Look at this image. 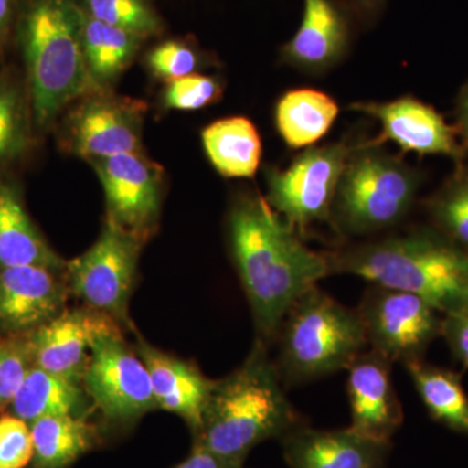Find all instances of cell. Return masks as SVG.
<instances>
[{
    "label": "cell",
    "mask_w": 468,
    "mask_h": 468,
    "mask_svg": "<svg viewBox=\"0 0 468 468\" xmlns=\"http://www.w3.org/2000/svg\"><path fill=\"white\" fill-rule=\"evenodd\" d=\"M230 250L255 326L264 343L276 340L294 301L332 275L329 255L311 250L267 199H237L228 218Z\"/></svg>",
    "instance_id": "cell-1"
},
{
    "label": "cell",
    "mask_w": 468,
    "mask_h": 468,
    "mask_svg": "<svg viewBox=\"0 0 468 468\" xmlns=\"http://www.w3.org/2000/svg\"><path fill=\"white\" fill-rule=\"evenodd\" d=\"M332 273L411 292L440 314L468 307V249L445 234L415 230L329 255Z\"/></svg>",
    "instance_id": "cell-2"
},
{
    "label": "cell",
    "mask_w": 468,
    "mask_h": 468,
    "mask_svg": "<svg viewBox=\"0 0 468 468\" xmlns=\"http://www.w3.org/2000/svg\"><path fill=\"white\" fill-rule=\"evenodd\" d=\"M298 424L300 415L260 338L236 371L215 381L196 443L223 460L243 463L258 443L282 437Z\"/></svg>",
    "instance_id": "cell-3"
},
{
    "label": "cell",
    "mask_w": 468,
    "mask_h": 468,
    "mask_svg": "<svg viewBox=\"0 0 468 468\" xmlns=\"http://www.w3.org/2000/svg\"><path fill=\"white\" fill-rule=\"evenodd\" d=\"M20 43L37 128L51 125L70 101L101 91L89 73L73 0H32L21 17Z\"/></svg>",
    "instance_id": "cell-4"
},
{
    "label": "cell",
    "mask_w": 468,
    "mask_h": 468,
    "mask_svg": "<svg viewBox=\"0 0 468 468\" xmlns=\"http://www.w3.org/2000/svg\"><path fill=\"white\" fill-rule=\"evenodd\" d=\"M277 338L276 367L288 384L316 380L349 368L367 337L356 310L313 286L286 313Z\"/></svg>",
    "instance_id": "cell-5"
},
{
    "label": "cell",
    "mask_w": 468,
    "mask_h": 468,
    "mask_svg": "<svg viewBox=\"0 0 468 468\" xmlns=\"http://www.w3.org/2000/svg\"><path fill=\"white\" fill-rule=\"evenodd\" d=\"M419 187V175L401 159L358 144L345 167L331 218L349 234L380 232L408 215Z\"/></svg>",
    "instance_id": "cell-6"
},
{
    "label": "cell",
    "mask_w": 468,
    "mask_h": 468,
    "mask_svg": "<svg viewBox=\"0 0 468 468\" xmlns=\"http://www.w3.org/2000/svg\"><path fill=\"white\" fill-rule=\"evenodd\" d=\"M356 146L310 147L286 169H268L267 202L298 233L331 218L338 183Z\"/></svg>",
    "instance_id": "cell-7"
},
{
    "label": "cell",
    "mask_w": 468,
    "mask_h": 468,
    "mask_svg": "<svg viewBox=\"0 0 468 468\" xmlns=\"http://www.w3.org/2000/svg\"><path fill=\"white\" fill-rule=\"evenodd\" d=\"M144 242L112 221H104L97 242L68 261L69 291L90 309L129 324L128 304L133 289L138 255Z\"/></svg>",
    "instance_id": "cell-8"
},
{
    "label": "cell",
    "mask_w": 468,
    "mask_h": 468,
    "mask_svg": "<svg viewBox=\"0 0 468 468\" xmlns=\"http://www.w3.org/2000/svg\"><path fill=\"white\" fill-rule=\"evenodd\" d=\"M356 313L371 350L392 363L423 359L441 335V314L411 292L372 284Z\"/></svg>",
    "instance_id": "cell-9"
},
{
    "label": "cell",
    "mask_w": 468,
    "mask_h": 468,
    "mask_svg": "<svg viewBox=\"0 0 468 468\" xmlns=\"http://www.w3.org/2000/svg\"><path fill=\"white\" fill-rule=\"evenodd\" d=\"M82 385L92 405L112 424L133 423L158 408L149 371L122 340L120 328L95 340Z\"/></svg>",
    "instance_id": "cell-10"
},
{
    "label": "cell",
    "mask_w": 468,
    "mask_h": 468,
    "mask_svg": "<svg viewBox=\"0 0 468 468\" xmlns=\"http://www.w3.org/2000/svg\"><path fill=\"white\" fill-rule=\"evenodd\" d=\"M90 163L106 196L107 220L144 243L159 220L162 168L141 153Z\"/></svg>",
    "instance_id": "cell-11"
},
{
    "label": "cell",
    "mask_w": 468,
    "mask_h": 468,
    "mask_svg": "<svg viewBox=\"0 0 468 468\" xmlns=\"http://www.w3.org/2000/svg\"><path fill=\"white\" fill-rule=\"evenodd\" d=\"M144 113L143 101L92 92L68 116L67 146L89 162L140 153Z\"/></svg>",
    "instance_id": "cell-12"
},
{
    "label": "cell",
    "mask_w": 468,
    "mask_h": 468,
    "mask_svg": "<svg viewBox=\"0 0 468 468\" xmlns=\"http://www.w3.org/2000/svg\"><path fill=\"white\" fill-rule=\"evenodd\" d=\"M66 272L41 266L0 267V335H26L66 310Z\"/></svg>",
    "instance_id": "cell-13"
},
{
    "label": "cell",
    "mask_w": 468,
    "mask_h": 468,
    "mask_svg": "<svg viewBox=\"0 0 468 468\" xmlns=\"http://www.w3.org/2000/svg\"><path fill=\"white\" fill-rule=\"evenodd\" d=\"M117 328L115 320L90 307L64 310L27 335L33 366L82 384L95 340Z\"/></svg>",
    "instance_id": "cell-14"
},
{
    "label": "cell",
    "mask_w": 468,
    "mask_h": 468,
    "mask_svg": "<svg viewBox=\"0 0 468 468\" xmlns=\"http://www.w3.org/2000/svg\"><path fill=\"white\" fill-rule=\"evenodd\" d=\"M356 17L344 0H303L300 27L282 46V60L303 72L332 69L349 51Z\"/></svg>",
    "instance_id": "cell-15"
},
{
    "label": "cell",
    "mask_w": 468,
    "mask_h": 468,
    "mask_svg": "<svg viewBox=\"0 0 468 468\" xmlns=\"http://www.w3.org/2000/svg\"><path fill=\"white\" fill-rule=\"evenodd\" d=\"M392 362L377 351L360 353L347 368L351 430L390 442L403 423V410L392 381Z\"/></svg>",
    "instance_id": "cell-16"
},
{
    "label": "cell",
    "mask_w": 468,
    "mask_h": 468,
    "mask_svg": "<svg viewBox=\"0 0 468 468\" xmlns=\"http://www.w3.org/2000/svg\"><path fill=\"white\" fill-rule=\"evenodd\" d=\"M358 111L377 119L381 134L374 144L393 141L403 151H414L420 155H443L460 160L463 149L455 140V132L433 107L412 97L390 101H360L350 104Z\"/></svg>",
    "instance_id": "cell-17"
},
{
    "label": "cell",
    "mask_w": 468,
    "mask_h": 468,
    "mask_svg": "<svg viewBox=\"0 0 468 468\" xmlns=\"http://www.w3.org/2000/svg\"><path fill=\"white\" fill-rule=\"evenodd\" d=\"M291 468H383L390 442L346 430H315L298 424L282 437Z\"/></svg>",
    "instance_id": "cell-18"
},
{
    "label": "cell",
    "mask_w": 468,
    "mask_h": 468,
    "mask_svg": "<svg viewBox=\"0 0 468 468\" xmlns=\"http://www.w3.org/2000/svg\"><path fill=\"white\" fill-rule=\"evenodd\" d=\"M138 356L149 371L158 408L183 418L197 433L215 381L206 378L196 366L163 353L144 341L138 345Z\"/></svg>",
    "instance_id": "cell-19"
},
{
    "label": "cell",
    "mask_w": 468,
    "mask_h": 468,
    "mask_svg": "<svg viewBox=\"0 0 468 468\" xmlns=\"http://www.w3.org/2000/svg\"><path fill=\"white\" fill-rule=\"evenodd\" d=\"M17 266L66 272L67 261L52 250L33 223L16 185L0 178V267Z\"/></svg>",
    "instance_id": "cell-20"
},
{
    "label": "cell",
    "mask_w": 468,
    "mask_h": 468,
    "mask_svg": "<svg viewBox=\"0 0 468 468\" xmlns=\"http://www.w3.org/2000/svg\"><path fill=\"white\" fill-rule=\"evenodd\" d=\"M89 399L84 385L79 381L33 366L7 410L9 414L30 424L38 419L58 415L85 417Z\"/></svg>",
    "instance_id": "cell-21"
},
{
    "label": "cell",
    "mask_w": 468,
    "mask_h": 468,
    "mask_svg": "<svg viewBox=\"0 0 468 468\" xmlns=\"http://www.w3.org/2000/svg\"><path fill=\"white\" fill-rule=\"evenodd\" d=\"M202 144L209 162L224 177H252L260 168L261 135L246 117H227L206 126Z\"/></svg>",
    "instance_id": "cell-22"
},
{
    "label": "cell",
    "mask_w": 468,
    "mask_h": 468,
    "mask_svg": "<svg viewBox=\"0 0 468 468\" xmlns=\"http://www.w3.org/2000/svg\"><path fill=\"white\" fill-rule=\"evenodd\" d=\"M337 101L316 89L286 91L275 109L277 131L291 149H302L322 140L338 116Z\"/></svg>",
    "instance_id": "cell-23"
},
{
    "label": "cell",
    "mask_w": 468,
    "mask_h": 468,
    "mask_svg": "<svg viewBox=\"0 0 468 468\" xmlns=\"http://www.w3.org/2000/svg\"><path fill=\"white\" fill-rule=\"evenodd\" d=\"M33 458L30 468H68L94 445L95 428L86 417L58 415L30 423Z\"/></svg>",
    "instance_id": "cell-24"
},
{
    "label": "cell",
    "mask_w": 468,
    "mask_h": 468,
    "mask_svg": "<svg viewBox=\"0 0 468 468\" xmlns=\"http://www.w3.org/2000/svg\"><path fill=\"white\" fill-rule=\"evenodd\" d=\"M80 27L89 73L94 85L103 91L132 63L144 39L95 20L81 8Z\"/></svg>",
    "instance_id": "cell-25"
},
{
    "label": "cell",
    "mask_w": 468,
    "mask_h": 468,
    "mask_svg": "<svg viewBox=\"0 0 468 468\" xmlns=\"http://www.w3.org/2000/svg\"><path fill=\"white\" fill-rule=\"evenodd\" d=\"M403 366L431 418L468 436V396L461 375L428 365L423 359Z\"/></svg>",
    "instance_id": "cell-26"
},
{
    "label": "cell",
    "mask_w": 468,
    "mask_h": 468,
    "mask_svg": "<svg viewBox=\"0 0 468 468\" xmlns=\"http://www.w3.org/2000/svg\"><path fill=\"white\" fill-rule=\"evenodd\" d=\"M33 112L27 89L9 73L0 75V171L32 144Z\"/></svg>",
    "instance_id": "cell-27"
},
{
    "label": "cell",
    "mask_w": 468,
    "mask_h": 468,
    "mask_svg": "<svg viewBox=\"0 0 468 468\" xmlns=\"http://www.w3.org/2000/svg\"><path fill=\"white\" fill-rule=\"evenodd\" d=\"M95 20L149 38L162 32V21L149 0H73Z\"/></svg>",
    "instance_id": "cell-28"
},
{
    "label": "cell",
    "mask_w": 468,
    "mask_h": 468,
    "mask_svg": "<svg viewBox=\"0 0 468 468\" xmlns=\"http://www.w3.org/2000/svg\"><path fill=\"white\" fill-rule=\"evenodd\" d=\"M441 233L468 249V171H460L428 203Z\"/></svg>",
    "instance_id": "cell-29"
},
{
    "label": "cell",
    "mask_w": 468,
    "mask_h": 468,
    "mask_svg": "<svg viewBox=\"0 0 468 468\" xmlns=\"http://www.w3.org/2000/svg\"><path fill=\"white\" fill-rule=\"evenodd\" d=\"M205 63L201 52L190 43L169 41L159 43L147 55V67L156 79L172 82L196 73Z\"/></svg>",
    "instance_id": "cell-30"
},
{
    "label": "cell",
    "mask_w": 468,
    "mask_h": 468,
    "mask_svg": "<svg viewBox=\"0 0 468 468\" xmlns=\"http://www.w3.org/2000/svg\"><path fill=\"white\" fill-rule=\"evenodd\" d=\"M33 367L26 335H0V411L8 409Z\"/></svg>",
    "instance_id": "cell-31"
},
{
    "label": "cell",
    "mask_w": 468,
    "mask_h": 468,
    "mask_svg": "<svg viewBox=\"0 0 468 468\" xmlns=\"http://www.w3.org/2000/svg\"><path fill=\"white\" fill-rule=\"evenodd\" d=\"M221 95L223 84L218 77L193 73L168 82L163 103L167 109L196 111L217 103Z\"/></svg>",
    "instance_id": "cell-32"
},
{
    "label": "cell",
    "mask_w": 468,
    "mask_h": 468,
    "mask_svg": "<svg viewBox=\"0 0 468 468\" xmlns=\"http://www.w3.org/2000/svg\"><path fill=\"white\" fill-rule=\"evenodd\" d=\"M33 458L30 424L15 415L0 417V468H27Z\"/></svg>",
    "instance_id": "cell-33"
},
{
    "label": "cell",
    "mask_w": 468,
    "mask_h": 468,
    "mask_svg": "<svg viewBox=\"0 0 468 468\" xmlns=\"http://www.w3.org/2000/svg\"><path fill=\"white\" fill-rule=\"evenodd\" d=\"M441 335L452 356L468 369V307L442 316Z\"/></svg>",
    "instance_id": "cell-34"
},
{
    "label": "cell",
    "mask_w": 468,
    "mask_h": 468,
    "mask_svg": "<svg viewBox=\"0 0 468 468\" xmlns=\"http://www.w3.org/2000/svg\"><path fill=\"white\" fill-rule=\"evenodd\" d=\"M176 468H242V463L223 460L196 443L189 457Z\"/></svg>",
    "instance_id": "cell-35"
},
{
    "label": "cell",
    "mask_w": 468,
    "mask_h": 468,
    "mask_svg": "<svg viewBox=\"0 0 468 468\" xmlns=\"http://www.w3.org/2000/svg\"><path fill=\"white\" fill-rule=\"evenodd\" d=\"M359 20L374 21L383 12L387 0H350Z\"/></svg>",
    "instance_id": "cell-36"
},
{
    "label": "cell",
    "mask_w": 468,
    "mask_h": 468,
    "mask_svg": "<svg viewBox=\"0 0 468 468\" xmlns=\"http://www.w3.org/2000/svg\"><path fill=\"white\" fill-rule=\"evenodd\" d=\"M458 129L464 144L468 146V84L464 86L458 100L457 106Z\"/></svg>",
    "instance_id": "cell-37"
},
{
    "label": "cell",
    "mask_w": 468,
    "mask_h": 468,
    "mask_svg": "<svg viewBox=\"0 0 468 468\" xmlns=\"http://www.w3.org/2000/svg\"><path fill=\"white\" fill-rule=\"evenodd\" d=\"M14 11L15 0H0V46L7 38Z\"/></svg>",
    "instance_id": "cell-38"
}]
</instances>
